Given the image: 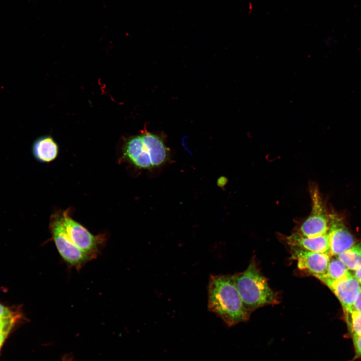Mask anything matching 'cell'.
Returning a JSON list of instances; mask_svg holds the SVG:
<instances>
[{"label": "cell", "instance_id": "15", "mask_svg": "<svg viewBox=\"0 0 361 361\" xmlns=\"http://www.w3.org/2000/svg\"><path fill=\"white\" fill-rule=\"evenodd\" d=\"M355 355L354 359L361 358V336L351 335Z\"/></svg>", "mask_w": 361, "mask_h": 361}, {"label": "cell", "instance_id": "17", "mask_svg": "<svg viewBox=\"0 0 361 361\" xmlns=\"http://www.w3.org/2000/svg\"><path fill=\"white\" fill-rule=\"evenodd\" d=\"M353 276L361 285V266L354 271Z\"/></svg>", "mask_w": 361, "mask_h": 361}, {"label": "cell", "instance_id": "9", "mask_svg": "<svg viewBox=\"0 0 361 361\" xmlns=\"http://www.w3.org/2000/svg\"><path fill=\"white\" fill-rule=\"evenodd\" d=\"M123 156L139 168H152V150L149 145L140 135L131 136L125 142Z\"/></svg>", "mask_w": 361, "mask_h": 361}, {"label": "cell", "instance_id": "19", "mask_svg": "<svg viewBox=\"0 0 361 361\" xmlns=\"http://www.w3.org/2000/svg\"><path fill=\"white\" fill-rule=\"evenodd\" d=\"M62 361H74L72 356L69 354L65 355L62 358Z\"/></svg>", "mask_w": 361, "mask_h": 361}, {"label": "cell", "instance_id": "11", "mask_svg": "<svg viewBox=\"0 0 361 361\" xmlns=\"http://www.w3.org/2000/svg\"><path fill=\"white\" fill-rule=\"evenodd\" d=\"M32 153L36 160L42 162H50L57 158L59 146L51 136H41L34 142Z\"/></svg>", "mask_w": 361, "mask_h": 361}, {"label": "cell", "instance_id": "4", "mask_svg": "<svg viewBox=\"0 0 361 361\" xmlns=\"http://www.w3.org/2000/svg\"><path fill=\"white\" fill-rule=\"evenodd\" d=\"M62 219L69 238L73 244L91 260L96 258L105 241L104 236H95L81 224L74 220L68 211L62 212Z\"/></svg>", "mask_w": 361, "mask_h": 361}, {"label": "cell", "instance_id": "2", "mask_svg": "<svg viewBox=\"0 0 361 361\" xmlns=\"http://www.w3.org/2000/svg\"><path fill=\"white\" fill-rule=\"evenodd\" d=\"M236 286L246 309L251 311L278 303V297L261 274L254 261L243 272L233 275Z\"/></svg>", "mask_w": 361, "mask_h": 361}, {"label": "cell", "instance_id": "7", "mask_svg": "<svg viewBox=\"0 0 361 361\" xmlns=\"http://www.w3.org/2000/svg\"><path fill=\"white\" fill-rule=\"evenodd\" d=\"M329 254L336 256L354 245V239L341 217L335 213L329 214Z\"/></svg>", "mask_w": 361, "mask_h": 361}, {"label": "cell", "instance_id": "18", "mask_svg": "<svg viewBox=\"0 0 361 361\" xmlns=\"http://www.w3.org/2000/svg\"><path fill=\"white\" fill-rule=\"evenodd\" d=\"M9 333V332L0 330V349Z\"/></svg>", "mask_w": 361, "mask_h": 361}, {"label": "cell", "instance_id": "12", "mask_svg": "<svg viewBox=\"0 0 361 361\" xmlns=\"http://www.w3.org/2000/svg\"><path fill=\"white\" fill-rule=\"evenodd\" d=\"M336 256L348 270L355 271L361 266V245L354 244Z\"/></svg>", "mask_w": 361, "mask_h": 361}, {"label": "cell", "instance_id": "5", "mask_svg": "<svg viewBox=\"0 0 361 361\" xmlns=\"http://www.w3.org/2000/svg\"><path fill=\"white\" fill-rule=\"evenodd\" d=\"M311 200L310 214L300 226L298 232L307 237L326 234L328 230L329 214L316 185L309 188Z\"/></svg>", "mask_w": 361, "mask_h": 361}, {"label": "cell", "instance_id": "13", "mask_svg": "<svg viewBox=\"0 0 361 361\" xmlns=\"http://www.w3.org/2000/svg\"><path fill=\"white\" fill-rule=\"evenodd\" d=\"M351 274L344 263L336 257L330 259L326 272L324 275L331 279L337 280L345 278Z\"/></svg>", "mask_w": 361, "mask_h": 361}, {"label": "cell", "instance_id": "14", "mask_svg": "<svg viewBox=\"0 0 361 361\" xmlns=\"http://www.w3.org/2000/svg\"><path fill=\"white\" fill-rule=\"evenodd\" d=\"M350 335L361 336V312L353 307L343 309Z\"/></svg>", "mask_w": 361, "mask_h": 361}, {"label": "cell", "instance_id": "1", "mask_svg": "<svg viewBox=\"0 0 361 361\" xmlns=\"http://www.w3.org/2000/svg\"><path fill=\"white\" fill-rule=\"evenodd\" d=\"M208 307L229 326L247 321L250 314L244 306L233 276L230 275L210 276Z\"/></svg>", "mask_w": 361, "mask_h": 361}, {"label": "cell", "instance_id": "16", "mask_svg": "<svg viewBox=\"0 0 361 361\" xmlns=\"http://www.w3.org/2000/svg\"><path fill=\"white\" fill-rule=\"evenodd\" d=\"M353 307L361 312V290L353 304Z\"/></svg>", "mask_w": 361, "mask_h": 361}, {"label": "cell", "instance_id": "6", "mask_svg": "<svg viewBox=\"0 0 361 361\" xmlns=\"http://www.w3.org/2000/svg\"><path fill=\"white\" fill-rule=\"evenodd\" d=\"M335 294L343 309L353 307L360 290L361 285L351 274L348 277L337 280L329 278L324 275L316 277Z\"/></svg>", "mask_w": 361, "mask_h": 361}, {"label": "cell", "instance_id": "8", "mask_svg": "<svg viewBox=\"0 0 361 361\" xmlns=\"http://www.w3.org/2000/svg\"><path fill=\"white\" fill-rule=\"evenodd\" d=\"M292 257L297 261L298 268L317 277L326 273L330 260L329 254L311 252L291 246Z\"/></svg>", "mask_w": 361, "mask_h": 361}, {"label": "cell", "instance_id": "10", "mask_svg": "<svg viewBox=\"0 0 361 361\" xmlns=\"http://www.w3.org/2000/svg\"><path fill=\"white\" fill-rule=\"evenodd\" d=\"M286 241L290 246L311 252L329 254V242L327 233L310 238L302 235L297 231L287 236Z\"/></svg>", "mask_w": 361, "mask_h": 361}, {"label": "cell", "instance_id": "3", "mask_svg": "<svg viewBox=\"0 0 361 361\" xmlns=\"http://www.w3.org/2000/svg\"><path fill=\"white\" fill-rule=\"evenodd\" d=\"M50 229L52 237L61 257L69 265L80 269L91 259L71 241L62 219V212L56 213L51 217Z\"/></svg>", "mask_w": 361, "mask_h": 361}]
</instances>
